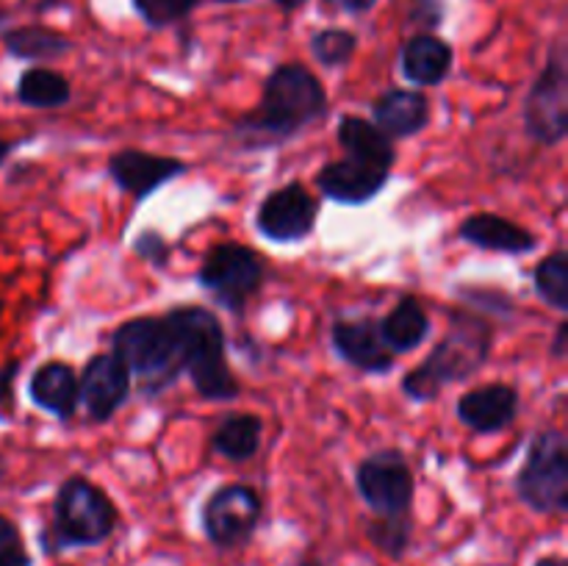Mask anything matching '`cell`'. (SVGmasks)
<instances>
[{
  "instance_id": "6da1fadb",
  "label": "cell",
  "mask_w": 568,
  "mask_h": 566,
  "mask_svg": "<svg viewBox=\"0 0 568 566\" xmlns=\"http://www.w3.org/2000/svg\"><path fill=\"white\" fill-rule=\"evenodd\" d=\"M327 111L331 100L320 78L305 64L286 61L266 75L258 105L233 122L231 137L242 150L275 148L325 120Z\"/></svg>"
},
{
  "instance_id": "7a4b0ae2",
  "label": "cell",
  "mask_w": 568,
  "mask_h": 566,
  "mask_svg": "<svg viewBox=\"0 0 568 566\" xmlns=\"http://www.w3.org/2000/svg\"><path fill=\"white\" fill-rule=\"evenodd\" d=\"M344 159L327 161L316 172V189L338 205H366L388 186L397 164L394 139H388L372 120L344 114L336 125Z\"/></svg>"
},
{
  "instance_id": "3957f363",
  "label": "cell",
  "mask_w": 568,
  "mask_h": 566,
  "mask_svg": "<svg viewBox=\"0 0 568 566\" xmlns=\"http://www.w3.org/2000/svg\"><path fill=\"white\" fill-rule=\"evenodd\" d=\"M164 320L181 375L192 381L194 392L214 403L236 400L242 386L227 364V338L220 316L205 305H175L164 311Z\"/></svg>"
},
{
  "instance_id": "277c9868",
  "label": "cell",
  "mask_w": 568,
  "mask_h": 566,
  "mask_svg": "<svg viewBox=\"0 0 568 566\" xmlns=\"http://www.w3.org/2000/svg\"><path fill=\"white\" fill-rule=\"evenodd\" d=\"M491 344L494 331L488 322L469 311H458L453 314V327L436 350L422 364L405 372L399 383L403 394L410 403H433L447 386L469 381L475 372H480L491 355Z\"/></svg>"
},
{
  "instance_id": "5b68a950",
  "label": "cell",
  "mask_w": 568,
  "mask_h": 566,
  "mask_svg": "<svg viewBox=\"0 0 568 566\" xmlns=\"http://www.w3.org/2000/svg\"><path fill=\"white\" fill-rule=\"evenodd\" d=\"M116 505L89 477L72 475L53 497V522L42 530L44 553H64L72 547H98L116 530Z\"/></svg>"
},
{
  "instance_id": "8992f818",
  "label": "cell",
  "mask_w": 568,
  "mask_h": 566,
  "mask_svg": "<svg viewBox=\"0 0 568 566\" xmlns=\"http://www.w3.org/2000/svg\"><path fill=\"white\" fill-rule=\"evenodd\" d=\"M111 353L120 355L136 377L139 392L148 397H159L164 388L175 386L181 377V366L175 358V344L166 327L164 314L159 316H133L111 333Z\"/></svg>"
},
{
  "instance_id": "52a82bcc",
  "label": "cell",
  "mask_w": 568,
  "mask_h": 566,
  "mask_svg": "<svg viewBox=\"0 0 568 566\" xmlns=\"http://www.w3.org/2000/svg\"><path fill=\"white\" fill-rule=\"evenodd\" d=\"M516 497L536 514L568 511V438L558 427L532 436L525 464L514 477Z\"/></svg>"
},
{
  "instance_id": "ba28073f",
  "label": "cell",
  "mask_w": 568,
  "mask_h": 566,
  "mask_svg": "<svg viewBox=\"0 0 568 566\" xmlns=\"http://www.w3.org/2000/svg\"><path fill=\"white\" fill-rule=\"evenodd\" d=\"M266 259L247 244L222 242L209 247L197 270V283L220 309L242 316L250 300L264 289Z\"/></svg>"
},
{
  "instance_id": "9c48e42d",
  "label": "cell",
  "mask_w": 568,
  "mask_h": 566,
  "mask_svg": "<svg viewBox=\"0 0 568 566\" xmlns=\"http://www.w3.org/2000/svg\"><path fill=\"white\" fill-rule=\"evenodd\" d=\"M527 137L544 148H555L568 137V75L564 44H555L547 64L525 94L521 109Z\"/></svg>"
},
{
  "instance_id": "30bf717a",
  "label": "cell",
  "mask_w": 568,
  "mask_h": 566,
  "mask_svg": "<svg viewBox=\"0 0 568 566\" xmlns=\"http://www.w3.org/2000/svg\"><path fill=\"white\" fill-rule=\"evenodd\" d=\"M355 488L375 516H405L416 494L414 469L403 449H375L355 469Z\"/></svg>"
},
{
  "instance_id": "8fae6325",
  "label": "cell",
  "mask_w": 568,
  "mask_h": 566,
  "mask_svg": "<svg viewBox=\"0 0 568 566\" xmlns=\"http://www.w3.org/2000/svg\"><path fill=\"white\" fill-rule=\"evenodd\" d=\"M264 503L261 494L247 483H225L205 497L200 511V525L205 538L220 549H236L258 530Z\"/></svg>"
},
{
  "instance_id": "7c38bea8",
  "label": "cell",
  "mask_w": 568,
  "mask_h": 566,
  "mask_svg": "<svg viewBox=\"0 0 568 566\" xmlns=\"http://www.w3.org/2000/svg\"><path fill=\"white\" fill-rule=\"evenodd\" d=\"M320 220V200L303 181H288L272 189L255 209V231L272 244H300L314 233Z\"/></svg>"
},
{
  "instance_id": "4fadbf2b",
  "label": "cell",
  "mask_w": 568,
  "mask_h": 566,
  "mask_svg": "<svg viewBox=\"0 0 568 566\" xmlns=\"http://www.w3.org/2000/svg\"><path fill=\"white\" fill-rule=\"evenodd\" d=\"M105 172L122 194H131L133 203H144L153 198L161 186L178 181L189 172V164L175 155L148 153L139 148H122L109 155Z\"/></svg>"
},
{
  "instance_id": "5bb4252c",
  "label": "cell",
  "mask_w": 568,
  "mask_h": 566,
  "mask_svg": "<svg viewBox=\"0 0 568 566\" xmlns=\"http://www.w3.org/2000/svg\"><path fill=\"white\" fill-rule=\"evenodd\" d=\"M133 377L116 353H98L87 361L78 377V403L92 422H109L131 397Z\"/></svg>"
},
{
  "instance_id": "9a60e30c",
  "label": "cell",
  "mask_w": 568,
  "mask_h": 566,
  "mask_svg": "<svg viewBox=\"0 0 568 566\" xmlns=\"http://www.w3.org/2000/svg\"><path fill=\"white\" fill-rule=\"evenodd\" d=\"M521 411V397L510 383H483L460 394L455 403V416L477 436H494L516 422Z\"/></svg>"
},
{
  "instance_id": "2e32d148",
  "label": "cell",
  "mask_w": 568,
  "mask_h": 566,
  "mask_svg": "<svg viewBox=\"0 0 568 566\" xmlns=\"http://www.w3.org/2000/svg\"><path fill=\"white\" fill-rule=\"evenodd\" d=\"M331 344L338 358L366 375H386L397 364V355L388 353L375 320H336L331 325Z\"/></svg>"
},
{
  "instance_id": "e0dca14e",
  "label": "cell",
  "mask_w": 568,
  "mask_h": 566,
  "mask_svg": "<svg viewBox=\"0 0 568 566\" xmlns=\"http://www.w3.org/2000/svg\"><path fill=\"white\" fill-rule=\"evenodd\" d=\"M458 239L471 247L486 250V253L505 255H530L541 244V239L530 228L503 214H494V211H477V214L466 216L458 225Z\"/></svg>"
},
{
  "instance_id": "ac0fdd59",
  "label": "cell",
  "mask_w": 568,
  "mask_h": 566,
  "mask_svg": "<svg viewBox=\"0 0 568 566\" xmlns=\"http://www.w3.org/2000/svg\"><path fill=\"white\" fill-rule=\"evenodd\" d=\"M430 100L419 89L392 87L372 103V122L388 139H410L430 125Z\"/></svg>"
},
{
  "instance_id": "d6986e66",
  "label": "cell",
  "mask_w": 568,
  "mask_h": 566,
  "mask_svg": "<svg viewBox=\"0 0 568 566\" xmlns=\"http://www.w3.org/2000/svg\"><path fill=\"white\" fill-rule=\"evenodd\" d=\"M28 400L59 422L78 414V372L67 361H44L28 377Z\"/></svg>"
},
{
  "instance_id": "ffe728a7",
  "label": "cell",
  "mask_w": 568,
  "mask_h": 566,
  "mask_svg": "<svg viewBox=\"0 0 568 566\" xmlns=\"http://www.w3.org/2000/svg\"><path fill=\"white\" fill-rule=\"evenodd\" d=\"M453 48L436 33H416L399 53V70L414 87H438L453 72Z\"/></svg>"
},
{
  "instance_id": "44dd1931",
  "label": "cell",
  "mask_w": 568,
  "mask_h": 566,
  "mask_svg": "<svg viewBox=\"0 0 568 566\" xmlns=\"http://www.w3.org/2000/svg\"><path fill=\"white\" fill-rule=\"evenodd\" d=\"M377 331H381L388 353L405 355L414 353L427 342L433 322L422 300L414 297V294H405V297L397 300V305H392V311L383 320H377Z\"/></svg>"
},
{
  "instance_id": "7402d4cb",
  "label": "cell",
  "mask_w": 568,
  "mask_h": 566,
  "mask_svg": "<svg viewBox=\"0 0 568 566\" xmlns=\"http://www.w3.org/2000/svg\"><path fill=\"white\" fill-rule=\"evenodd\" d=\"M261 436H264V420L258 414L231 411V414H222V420L211 431V449L233 464H244L258 455Z\"/></svg>"
},
{
  "instance_id": "603a6c76",
  "label": "cell",
  "mask_w": 568,
  "mask_h": 566,
  "mask_svg": "<svg viewBox=\"0 0 568 566\" xmlns=\"http://www.w3.org/2000/svg\"><path fill=\"white\" fill-rule=\"evenodd\" d=\"M6 53L20 61H59L72 50V42L59 31L42 26H20L3 33Z\"/></svg>"
},
{
  "instance_id": "cb8c5ba5",
  "label": "cell",
  "mask_w": 568,
  "mask_h": 566,
  "mask_svg": "<svg viewBox=\"0 0 568 566\" xmlns=\"http://www.w3.org/2000/svg\"><path fill=\"white\" fill-rule=\"evenodd\" d=\"M17 100L28 109H61L72 100V87L61 72L50 67H31L17 78Z\"/></svg>"
},
{
  "instance_id": "d4e9b609",
  "label": "cell",
  "mask_w": 568,
  "mask_h": 566,
  "mask_svg": "<svg viewBox=\"0 0 568 566\" xmlns=\"http://www.w3.org/2000/svg\"><path fill=\"white\" fill-rule=\"evenodd\" d=\"M532 289H536L538 300L547 303L549 309L566 314L568 311V253L566 250H555L547 259L538 261L532 270Z\"/></svg>"
},
{
  "instance_id": "484cf974",
  "label": "cell",
  "mask_w": 568,
  "mask_h": 566,
  "mask_svg": "<svg viewBox=\"0 0 568 566\" xmlns=\"http://www.w3.org/2000/svg\"><path fill=\"white\" fill-rule=\"evenodd\" d=\"M366 536L388 558H403L414 538V522L410 514L405 516H375L366 525Z\"/></svg>"
},
{
  "instance_id": "4316f807",
  "label": "cell",
  "mask_w": 568,
  "mask_h": 566,
  "mask_svg": "<svg viewBox=\"0 0 568 566\" xmlns=\"http://www.w3.org/2000/svg\"><path fill=\"white\" fill-rule=\"evenodd\" d=\"M358 50V37L347 28H322L311 37V53L327 70H338V67L349 64Z\"/></svg>"
},
{
  "instance_id": "83f0119b",
  "label": "cell",
  "mask_w": 568,
  "mask_h": 566,
  "mask_svg": "<svg viewBox=\"0 0 568 566\" xmlns=\"http://www.w3.org/2000/svg\"><path fill=\"white\" fill-rule=\"evenodd\" d=\"M136 14L148 22L150 28H166L172 22L183 20L200 6V0H131Z\"/></svg>"
},
{
  "instance_id": "f1b7e54d",
  "label": "cell",
  "mask_w": 568,
  "mask_h": 566,
  "mask_svg": "<svg viewBox=\"0 0 568 566\" xmlns=\"http://www.w3.org/2000/svg\"><path fill=\"white\" fill-rule=\"evenodd\" d=\"M133 253L144 261V264L155 266V270H166L172 259V247L166 242V236L155 228H144V231L136 233L133 239Z\"/></svg>"
},
{
  "instance_id": "f546056e",
  "label": "cell",
  "mask_w": 568,
  "mask_h": 566,
  "mask_svg": "<svg viewBox=\"0 0 568 566\" xmlns=\"http://www.w3.org/2000/svg\"><path fill=\"white\" fill-rule=\"evenodd\" d=\"M20 547H26V544H22V536H20V527H17L9 516L0 514V558L9 553H14V549H20Z\"/></svg>"
},
{
  "instance_id": "4dcf8cb0",
  "label": "cell",
  "mask_w": 568,
  "mask_h": 566,
  "mask_svg": "<svg viewBox=\"0 0 568 566\" xmlns=\"http://www.w3.org/2000/svg\"><path fill=\"white\" fill-rule=\"evenodd\" d=\"M17 372H20V361H9L0 366V403H11Z\"/></svg>"
},
{
  "instance_id": "1f68e13d",
  "label": "cell",
  "mask_w": 568,
  "mask_h": 566,
  "mask_svg": "<svg viewBox=\"0 0 568 566\" xmlns=\"http://www.w3.org/2000/svg\"><path fill=\"white\" fill-rule=\"evenodd\" d=\"M566 350H568V322L560 320L558 327H555L552 344H549V355L560 361V358H566Z\"/></svg>"
},
{
  "instance_id": "d6a6232c",
  "label": "cell",
  "mask_w": 568,
  "mask_h": 566,
  "mask_svg": "<svg viewBox=\"0 0 568 566\" xmlns=\"http://www.w3.org/2000/svg\"><path fill=\"white\" fill-rule=\"evenodd\" d=\"M331 3L342 11H349V14H364V11L375 9L377 0H331Z\"/></svg>"
},
{
  "instance_id": "836d02e7",
  "label": "cell",
  "mask_w": 568,
  "mask_h": 566,
  "mask_svg": "<svg viewBox=\"0 0 568 566\" xmlns=\"http://www.w3.org/2000/svg\"><path fill=\"white\" fill-rule=\"evenodd\" d=\"M0 566H33V558L28 555L26 547H20L14 549V553L3 555V558H0Z\"/></svg>"
},
{
  "instance_id": "e575fe53",
  "label": "cell",
  "mask_w": 568,
  "mask_h": 566,
  "mask_svg": "<svg viewBox=\"0 0 568 566\" xmlns=\"http://www.w3.org/2000/svg\"><path fill=\"white\" fill-rule=\"evenodd\" d=\"M216 3H242V0H216ZM275 6H281L283 11H294L305 3V0H272Z\"/></svg>"
},
{
  "instance_id": "d590c367",
  "label": "cell",
  "mask_w": 568,
  "mask_h": 566,
  "mask_svg": "<svg viewBox=\"0 0 568 566\" xmlns=\"http://www.w3.org/2000/svg\"><path fill=\"white\" fill-rule=\"evenodd\" d=\"M536 566H568L564 555H544V558L536 560Z\"/></svg>"
},
{
  "instance_id": "8d00e7d4",
  "label": "cell",
  "mask_w": 568,
  "mask_h": 566,
  "mask_svg": "<svg viewBox=\"0 0 568 566\" xmlns=\"http://www.w3.org/2000/svg\"><path fill=\"white\" fill-rule=\"evenodd\" d=\"M11 150H14V144H11V142H6V139H0V166H3V161L9 159V155H11Z\"/></svg>"
},
{
  "instance_id": "74e56055",
  "label": "cell",
  "mask_w": 568,
  "mask_h": 566,
  "mask_svg": "<svg viewBox=\"0 0 568 566\" xmlns=\"http://www.w3.org/2000/svg\"><path fill=\"white\" fill-rule=\"evenodd\" d=\"M297 566H331V564H327V560H322V558H311V555H308V558H300Z\"/></svg>"
},
{
  "instance_id": "f35d334b",
  "label": "cell",
  "mask_w": 568,
  "mask_h": 566,
  "mask_svg": "<svg viewBox=\"0 0 568 566\" xmlns=\"http://www.w3.org/2000/svg\"><path fill=\"white\" fill-rule=\"evenodd\" d=\"M6 17H9V14H6V11L0 9V26H3V22H6Z\"/></svg>"
},
{
  "instance_id": "ab89813d",
  "label": "cell",
  "mask_w": 568,
  "mask_h": 566,
  "mask_svg": "<svg viewBox=\"0 0 568 566\" xmlns=\"http://www.w3.org/2000/svg\"><path fill=\"white\" fill-rule=\"evenodd\" d=\"M0 477H3V458H0Z\"/></svg>"
}]
</instances>
